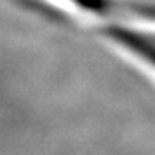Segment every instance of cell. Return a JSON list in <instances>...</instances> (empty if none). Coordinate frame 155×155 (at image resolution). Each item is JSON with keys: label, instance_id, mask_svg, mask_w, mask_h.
Returning a JSON list of instances; mask_svg holds the SVG:
<instances>
[{"label": "cell", "instance_id": "cell-2", "mask_svg": "<svg viewBox=\"0 0 155 155\" xmlns=\"http://www.w3.org/2000/svg\"><path fill=\"white\" fill-rule=\"evenodd\" d=\"M103 33H106L111 38H116L124 46L131 49L133 52L143 55L147 62L155 65V45L150 43L149 40H146L144 37L131 30L120 29V27H106V29H103Z\"/></svg>", "mask_w": 155, "mask_h": 155}, {"label": "cell", "instance_id": "cell-1", "mask_svg": "<svg viewBox=\"0 0 155 155\" xmlns=\"http://www.w3.org/2000/svg\"><path fill=\"white\" fill-rule=\"evenodd\" d=\"M81 10L92 11L104 16H138L143 19L155 21V6L125 3L119 0H70Z\"/></svg>", "mask_w": 155, "mask_h": 155}]
</instances>
